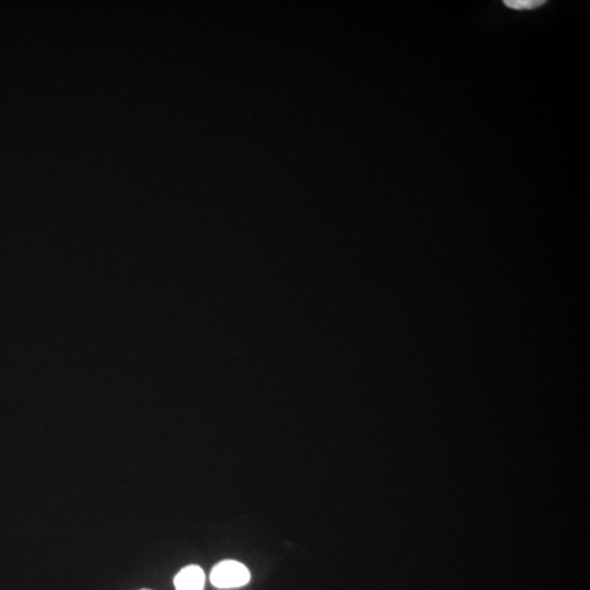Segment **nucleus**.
<instances>
[{
    "mask_svg": "<svg viewBox=\"0 0 590 590\" xmlns=\"http://www.w3.org/2000/svg\"><path fill=\"white\" fill-rule=\"evenodd\" d=\"M144 590H147V589H144Z\"/></svg>",
    "mask_w": 590,
    "mask_h": 590,
    "instance_id": "4",
    "label": "nucleus"
},
{
    "mask_svg": "<svg viewBox=\"0 0 590 590\" xmlns=\"http://www.w3.org/2000/svg\"><path fill=\"white\" fill-rule=\"evenodd\" d=\"M206 575L198 565H189L182 569L175 578V590H204Z\"/></svg>",
    "mask_w": 590,
    "mask_h": 590,
    "instance_id": "2",
    "label": "nucleus"
},
{
    "mask_svg": "<svg viewBox=\"0 0 590 590\" xmlns=\"http://www.w3.org/2000/svg\"><path fill=\"white\" fill-rule=\"evenodd\" d=\"M545 0H505L504 4L513 11H533L545 4Z\"/></svg>",
    "mask_w": 590,
    "mask_h": 590,
    "instance_id": "3",
    "label": "nucleus"
},
{
    "mask_svg": "<svg viewBox=\"0 0 590 590\" xmlns=\"http://www.w3.org/2000/svg\"><path fill=\"white\" fill-rule=\"evenodd\" d=\"M251 580L250 570L241 562L224 560L219 562L210 573V582L220 589L245 586Z\"/></svg>",
    "mask_w": 590,
    "mask_h": 590,
    "instance_id": "1",
    "label": "nucleus"
}]
</instances>
